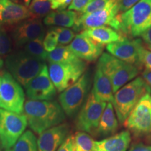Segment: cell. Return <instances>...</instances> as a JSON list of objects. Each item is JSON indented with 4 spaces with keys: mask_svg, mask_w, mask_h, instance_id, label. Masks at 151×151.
<instances>
[{
    "mask_svg": "<svg viewBox=\"0 0 151 151\" xmlns=\"http://www.w3.org/2000/svg\"><path fill=\"white\" fill-rule=\"evenodd\" d=\"M91 92L94 97L100 101L113 104L114 95L112 84L109 78L97 65L94 73L93 88Z\"/></svg>",
    "mask_w": 151,
    "mask_h": 151,
    "instance_id": "ffe728a7",
    "label": "cell"
},
{
    "mask_svg": "<svg viewBox=\"0 0 151 151\" xmlns=\"http://www.w3.org/2000/svg\"><path fill=\"white\" fill-rule=\"evenodd\" d=\"M1 148H2V147H1V139H0V151H1Z\"/></svg>",
    "mask_w": 151,
    "mask_h": 151,
    "instance_id": "ee69618b",
    "label": "cell"
},
{
    "mask_svg": "<svg viewBox=\"0 0 151 151\" xmlns=\"http://www.w3.org/2000/svg\"><path fill=\"white\" fill-rule=\"evenodd\" d=\"M118 129V121L112 103H107L100 119L96 134L100 137H111Z\"/></svg>",
    "mask_w": 151,
    "mask_h": 151,
    "instance_id": "7402d4cb",
    "label": "cell"
},
{
    "mask_svg": "<svg viewBox=\"0 0 151 151\" xmlns=\"http://www.w3.org/2000/svg\"><path fill=\"white\" fill-rule=\"evenodd\" d=\"M129 151H151V146L145 145L143 143H137L133 145Z\"/></svg>",
    "mask_w": 151,
    "mask_h": 151,
    "instance_id": "74e56055",
    "label": "cell"
},
{
    "mask_svg": "<svg viewBox=\"0 0 151 151\" xmlns=\"http://www.w3.org/2000/svg\"><path fill=\"white\" fill-rule=\"evenodd\" d=\"M124 127L134 134H151V95L146 94L138 101L124 122Z\"/></svg>",
    "mask_w": 151,
    "mask_h": 151,
    "instance_id": "7c38bea8",
    "label": "cell"
},
{
    "mask_svg": "<svg viewBox=\"0 0 151 151\" xmlns=\"http://www.w3.org/2000/svg\"><path fill=\"white\" fill-rule=\"evenodd\" d=\"M4 151H12V150H6Z\"/></svg>",
    "mask_w": 151,
    "mask_h": 151,
    "instance_id": "bcb514c9",
    "label": "cell"
},
{
    "mask_svg": "<svg viewBox=\"0 0 151 151\" xmlns=\"http://www.w3.org/2000/svg\"><path fill=\"white\" fill-rule=\"evenodd\" d=\"M23 114L28 125L38 134L59 125L65 120L63 109L55 101L27 100L24 104Z\"/></svg>",
    "mask_w": 151,
    "mask_h": 151,
    "instance_id": "6da1fadb",
    "label": "cell"
},
{
    "mask_svg": "<svg viewBox=\"0 0 151 151\" xmlns=\"http://www.w3.org/2000/svg\"><path fill=\"white\" fill-rule=\"evenodd\" d=\"M68 47L79 59L93 62L101 55L104 46L98 44L86 35L80 33L76 35L74 39Z\"/></svg>",
    "mask_w": 151,
    "mask_h": 151,
    "instance_id": "2e32d148",
    "label": "cell"
},
{
    "mask_svg": "<svg viewBox=\"0 0 151 151\" xmlns=\"http://www.w3.org/2000/svg\"><path fill=\"white\" fill-rule=\"evenodd\" d=\"M106 104V102L97 99L92 92H90L77 116L76 122L77 129L79 131L96 134L100 119Z\"/></svg>",
    "mask_w": 151,
    "mask_h": 151,
    "instance_id": "8fae6325",
    "label": "cell"
},
{
    "mask_svg": "<svg viewBox=\"0 0 151 151\" xmlns=\"http://www.w3.org/2000/svg\"><path fill=\"white\" fill-rule=\"evenodd\" d=\"M57 151H74L73 150V135H70L67 137V139L62 143Z\"/></svg>",
    "mask_w": 151,
    "mask_h": 151,
    "instance_id": "d590c367",
    "label": "cell"
},
{
    "mask_svg": "<svg viewBox=\"0 0 151 151\" xmlns=\"http://www.w3.org/2000/svg\"><path fill=\"white\" fill-rule=\"evenodd\" d=\"M90 88V74L86 71L75 83L62 92L59 101L67 116L72 117L80 110L88 97Z\"/></svg>",
    "mask_w": 151,
    "mask_h": 151,
    "instance_id": "52a82bcc",
    "label": "cell"
},
{
    "mask_svg": "<svg viewBox=\"0 0 151 151\" xmlns=\"http://www.w3.org/2000/svg\"><path fill=\"white\" fill-rule=\"evenodd\" d=\"M24 88L27 97L31 100L51 101L57 92L46 65H44L40 73L32 79Z\"/></svg>",
    "mask_w": 151,
    "mask_h": 151,
    "instance_id": "4fadbf2b",
    "label": "cell"
},
{
    "mask_svg": "<svg viewBox=\"0 0 151 151\" xmlns=\"http://www.w3.org/2000/svg\"><path fill=\"white\" fill-rule=\"evenodd\" d=\"M24 93L21 85L9 72L0 76V109L23 114Z\"/></svg>",
    "mask_w": 151,
    "mask_h": 151,
    "instance_id": "ba28073f",
    "label": "cell"
},
{
    "mask_svg": "<svg viewBox=\"0 0 151 151\" xmlns=\"http://www.w3.org/2000/svg\"><path fill=\"white\" fill-rule=\"evenodd\" d=\"M2 73H1V71H0V76H1V74H2Z\"/></svg>",
    "mask_w": 151,
    "mask_h": 151,
    "instance_id": "f6af8a7d",
    "label": "cell"
},
{
    "mask_svg": "<svg viewBox=\"0 0 151 151\" xmlns=\"http://www.w3.org/2000/svg\"><path fill=\"white\" fill-rule=\"evenodd\" d=\"M12 151H38L37 140L33 132H24L13 146Z\"/></svg>",
    "mask_w": 151,
    "mask_h": 151,
    "instance_id": "484cf974",
    "label": "cell"
},
{
    "mask_svg": "<svg viewBox=\"0 0 151 151\" xmlns=\"http://www.w3.org/2000/svg\"><path fill=\"white\" fill-rule=\"evenodd\" d=\"M139 62L141 65H143L146 69L151 71V51L141 46L139 49Z\"/></svg>",
    "mask_w": 151,
    "mask_h": 151,
    "instance_id": "d6a6232c",
    "label": "cell"
},
{
    "mask_svg": "<svg viewBox=\"0 0 151 151\" xmlns=\"http://www.w3.org/2000/svg\"><path fill=\"white\" fill-rule=\"evenodd\" d=\"M118 32L124 37L141 36L151 27V0H140L125 12L119 14Z\"/></svg>",
    "mask_w": 151,
    "mask_h": 151,
    "instance_id": "7a4b0ae2",
    "label": "cell"
},
{
    "mask_svg": "<svg viewBox=\"0 0 151 151\" xmlns=\"http://www.w3.org/2000/svg\"><path fill=\"white\" fill-rule=\"evenodd\" d=\"M81 33L90 38L95 43L102 46L117 42L124 37L118 32L111 27H106V26L90 28L81 32Z\"/></svg>",
    "mask_w": 151,
    "mask_h": 151,
    "instance_id": "44dd1931",
    "label": "cell"
},
{
    "mask_svg": "<svg viewBox=\"0 0 151 151\" xmlns=\"http://www.w3.org/2000/svg\"><path fill=\"white\" fill-rule=\"evenodd\" d=\"M30 18L27 7L12 0H0V25L20 22Z\"/></svg>",
    "mask_w": 151,
    "mask_h": 151,
    "instance_id": "ac0fdd59",
    "label": "cell"
},
{
    "mask_svg": "<svg viewBox=\"0 0 151 151\" xmlns=\"http://www.w3.org/2000/svg\"><path fill=\"white\" fill-rule=\"evenodd\" d=\"M67 0H51V9L65 10L67 8Z\"/></svg>",
    "mask_w": 151,
    "mask_h": 151,
    "instance_id": "8d00e7d4",
    "label": "cell"
},
{
    "mask_svg": "<svg viewBox=\"0 0 151 151\" xmlns=\"http://www.w3.org/2000/svg\"><path fill=\"white\" fill-rule=\"evenodd\" d=\"M30 18L46 17L51 10V0H32L29 6Z\"/></svg>",
    "mask_w": 151,
    "mask_h": 151,
    "instance_id": "4316f807",
    "label": "cell"
},
{
    "mask_svg": "<svg viewBox=\"0 0 151 151\" xmlns=\"http://www.w3.org/2000/svg\"><path fill=\"white\" fill-rule=\"evenodd\" d=\"M27 120L24 114L0 109V139L1 147L9 150L24 132Z\"/></svg>",
    "mask_w": 151,
    "mask_h": 151,
    "instance_id": "9c48e42d",
    "label": "cell"
},
{
    "mask_svg": "<svg viewBox=\"0 0 151 151\" xmlns=\"http://www.w3.org/2000/svg\"><path fill=\"white\" fill-rule=\"evenodd\" d=\"M140 0H119L120 6V14L125 12L134 6Z\"/></svg>",
    "mask_w": 151,
    "mask_h": 151,
    "instance_id": "e575fe53",
    "label": "cell"
},
{
    "mask_svg": "<svg viewBox=\"0 0 151 151\" xmlns=\"http://www.w3.org/2000/svg\"><path fill=\"white\" fill-rule=\"evenodd\" d=\"M45 30L39 19L28 18L19 24L12 31V37L16 46H24L37 39H43Z\"/></svg>",
    "mask_w": 151,
    "mask_h": 151,
    "instance_id": "9a60e30c",
    "label": "cell"
},
{
    "mask_svg": "<svg viewBox=\"0 0 151 151\" xmlns=\"http://www.w3.org/2000/svg\"><path fill=\"white\" fill-rule=\"evenodd\" d=\"M78 17V14L71 10H57L50 12L44 18L43 23L49 26L59 27H73Z\"/></svg>",
    "mask_w": 151,
    "mask_h": 151,
    "instance_id": "603a6c76",
    "label": "cell"
},
{
    "mask_svg": "<svg viewBox=\"0 0 151 151\" xmlns=\"http://www.w3.org/2000/svg\"><path fill=\"white\" fill-rule=\"evenodd\" d=\"M142 78L144 79L146 83L150 88L151 91V71L146 69L142 73Z\"/></svg>",
    "mask_w": 151,
    "mask_h": 151,
    "instance_id": "f35d334b",
    "label": "cell"
},
{
    "mask_svg": "<svg viewBox=\"0 0 151 151\" xmlns=\"http://www.w3.org/2000/svg\"><path fill=\"white\" fill-rule=\"evenodd\" d=\"M11 41L5 29L0 25V55L9 53L11 50Z\"/></svg>",
    "mask_w": 151,
    "mask_h": 151,
    "instance_id": "4dcf8cb0",
    "label": "cell"
},
{
    "mask_svg": "<svg viewBox=\"0 0 151 151\" xmlns=\"http://www.w3.org/2000/svg\"><path fill=\"white\" fill-rule=\"evenodd\" d=\"M93 0H72L71 4L69 6L68 9L71 11H76L81 12L83 9L86 8L90 2Z\"/></svg>",
    "mask_w": 151,
    "mask_h": 151,
    "instance_id": "836d02e7",
    "label": "cell"
},
{
    "mask_svg": "<svg viewBox=\"0 0 151 151\" xmlns=\"http://www.w3.org/2000/svg\"><path fill=\"white\" fill-rule=\"evenodd\" d=\"M52 29L56 33L58 43L61 46L70 44L76 37L74 32L69 28L57 27H52Z\"/></svg>",
    "mask_w": 151,
    "mask_h": 151,
    "instance_id": "f1b7e54d",
    "label": "cell"
},
{
    "mask_svg": "<svg viewBox=\"0 0 151 151\" xmlns=\"http://www.w3.org/2000/svg\"><path fill=\"white\" fill-rule=\"evenodd\" d=\"M47 60L49 63H67L76 61L79 58L75 55L69 47L60 45L52 52H48Z\"/></svg>",
    "mask_w": 151,
    "mask_h": 151,
    "instance_id": "cb8c5ba5",
    "label": "cell"
},
{
    "mask_svg": "<svg viewBox=\"0 0 151 151\" xmlns=\"http://www.w3.org/2000/svg\"><path fill=\"white\" fill-rule=\"evenodd\" d=\"M58 41L56 33L52 29L49 30L43 38V46L47 52H50L58 47Z\"/></svg>",
    "mask_w": 151,
    "mask_h": 151,
    "instance_id": "f546056e",
    "label": "cell"
},
{
    "mask_svg": "<svg viewBox=\"0 0 151 151\" xmlns=\"http://www.w3.org/2000/svg\"><path fill=\"white\" fill-rule=\"evenodd\" d=\"M73 142L74 151H95V141L86 132H76L73 135Z\"/></svg>",
    "mask_w": 151,
    "mask_h": 151,
    "instance_id": "d4e9b609",
    "label": "cell"
},
{
    "mask_svg": "<svg viewBox=\"0 0 151 151\" xmlns=\"http://www.w3.org/2000/svg\"><path fill=\"white\" fill-rule=\"evenodd\" d=\"M87 64L79 59L67 63H49L48 73L52 83L61 92L75 83L86 71Z\"/></svg>",
    "mask_w": 151,
    "mask_h": 151,
    "instance_id": "8992f818",
    "label": "cell"
},
{
    "mask_svg": "<svg viewBox=\"0 0 151 151\" xmlns=\"http://www.w3.org/2000/svg\"><path fill=\"white\" fill-rule=\"evenodd\" d=\"M131 143V134L124 130L103 140L95 141V151H127Z\"/></svg>",
    "mask_w": 151,
    "mask_h": 151,
    "instance_id": "d6986e66",
    "label": "cell"
},
{
    "mask_svg": "<svg viewBox=\"0 0 151 151\" xmlns=\"http://www.w3.org/2000/svg\"><path fill=\"white\" fill-rule=\"evenodd\" d=\"M141 37L147 44L151 46V27L149 28L148 30H146L144 33H143L141 35Z\"/></svg>",
    "mask_w": 151,
    "mask_h": 151,
    "instance_id": "ab89813d",
    "label": "cell"
},
{
    "mask_svg": "<svg viewBox=\"0 0 151 151\" xmlns=\"http://www.w3.org/2000/svg\"><path fill=\"white\" fill-rule=\"evenodd\" d=\"M119 14V0H109L105 6L100 10L88 14H78V18L73 27V30L83 32L90 28L106 25L111 27Z\"/></svg>",
    "mask_w": 151,
    "mask_h": 151,
    "instance_id": "30bf717a",
    "label": "cell"
},
{
    "mask_svg": "<svg viewBox=\"0 0 151 151\" xmlns=\"http://www.w3.org/2000/svg\"><path fill=\"white\" fill-rule=\"evenodd\" d=\"M97 66L110 80L113 93L134 80L139 73L137 65L122 61L109 53L101 54Z\"/></svg>",
    "mask_w": 151,
    "mask_h": 151,
    "instance_id": "277c9868",
    "label": "cell"
},
{
    "mask_svg": "<svg viewBox=\"0 0 151 151\" xmlns=\"http://www.w3.org/2000/svg\"><path fill=\"white\" fill-rule=\"evenodd\" d=\"M43 39H37L30 41L24 46V51L33 58L45 62L48 59V53L43 46Z\"/></svg>",
    "mask_w": 151,
    "mask_h": 151,
    "instance_id": "83f0119b",
    "label": "cell"
},
{
    "mask_svg": "<svg viewBox=\"0 0 151 151\" xmlns=\"http://www.w3.org/2000/svg\"><path fill=\"white\" fill-rule=\"evenodd\" d=\"M3 66H4V62H3V60L1 59V58H0V71H1V69H2Z\"/></svg>",
    "mask_w": 151,
    "mask_h": 151,
    "instance_id": "b9f144b4",
    "label": "cell"
},
{
    "mask_svg": "<svg viewBox=\"0 0 151 151\" xmlns=\"http://www.w3.org/2000/svg\"><path fill=\"white\" fill-rule=\"evenodd\" d=\"M151 93L150 89L142 77H137L114 94L113 106L118 121L123 124L141 98Z\"/></svg>",
    "mask_w": 151,
    "mask_h": 151,
    "instance_id": "3957f363",
    "label": "cell"
},
{
    "mask_svg": "<svg viewBox=\"0 0 151 151\" xmlns=\"http://www.w3.org/2000/svg\"><path fill=\"white\" fill-rule=\"evenodd\" d=\"M108 1L109 0H93L86 8L81 11L80 14H91L94 11L100 10L105 6Z\"/></svg>",
    "mask_w": 151,
    "mask_h": 151,
    "instance_id": "1f68e13d",
    "label": "cell"
},
{
    "mask_svg": "<svg viewBox=\"0 0 151 151\" xmlns=\"http://www.w3.org/2000/svg\"><path fill=\"white\" fill-rule=\"evenodd\" d=\"M69 132V124L63 123L42 132L37 139L38 151H57L67 139Z\"/></svg>",
    "mask_w": 151,
    "mask_h": 151,
    "instance_id": "e0dca14e",
    "label": "cell"
},
{
    "mask_svg": "<svg viewBox=\"0 0 151 151\" xmlns=\"http://www.w3.org/2000/svg\"><path fill=\"white\" fill-rule=\"evenodd\" d=\"M44 65L45 62L33 58L24 50L9 54L6 58L9 73L24 87L40 73Z\"/></svg>",
    "mask_w": 151,
    "mask_h": 151,
    "instance_id": "5b68a950",
    "label": "cell"
},
{
    "mask_svg": "<svg viewBox=\"0 0 151 151\" xmlns=\"http://www.w3.org/2000/svg\"><path fill=\"white\" fill-rule=\"evenodd\" d=\"M147 48H148V49L150 51H151V46H150V45H147Z\"/></svg>",
    "mask_w": 151,
    "mask_h": 151,
    "instance_id": "7bdbcfd3",
    "label": "cell"
},
{
    "mask_svg": "<svg viewBox=\"0 0 151 151\" xmlns=\"http://www.w3.org/2000/svg\"><path fill=\"white\" fill-rule=\"evenodd\" d=\"M140 39H131L124 37L121 40L106 46V50L111 55L132 65H141L139 62V49L142 46Z\"/></svg>",
    "mask_w": 151,
    "mask_h": 151,
    "instance_id": "5bb4252c",
    "label": "cell"
},
{
    "mask_svg": "<svg viewBox=\"0 0 151 151\" xmlns=\"http://www.w3.org/2000/svg\"><path fill=\"white\" fill-rule=\"evenodd\" d=\"M12 1L17 4H19L23 5L26 7L29 6L32 2V0H12Z\"/></svg>",
    "mask_w": 151,
    "mask_h": 151,
    "instance_id": "60d3db41",
    "label": "cell"
}]
</instances>
